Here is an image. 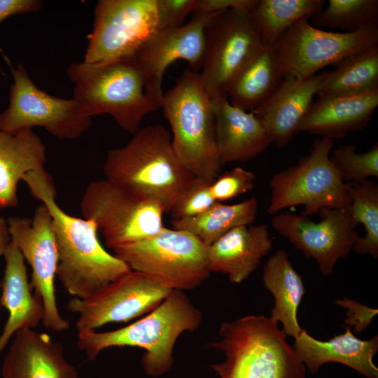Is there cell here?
Returning a JSON list of instances; mask_svg holds the SVG:
<instances>
[{
  "mask_svg": "<svg viewBox=\"0 0 378 378\" xmlns=\"http://www.w3.org/2000/svg\"><path fill=\"white\" fill-rule=\"evenodd\" d=\"M13 77L9 105L0 113V128L9 133L34 127L59 139H76L92 125V118L73 99L55 97L41 90L24 67L10 65Z\"/></svg>",
  "mask_w": 378,
  "mask_h": 378,
  "instance_id": "obj_13",
  "label": "cell"
},
{
  "mask_svg": "<svg viewBox=\"0 0 378 378\" xmlns=\"http://www.w3.org/2000/svg\"><path fill=\"white\" fill-rule=\"evenodd\" d=\"M11 238L8 229L7 220L0 216V257L4 256L5 251L10 242ZM1 281L0 280V288ZM0 305V309H1Z\"/></svg>",
  "mask_w": 378,
  "mask_h": 378,
  "instance_id": "obj_40",
  "label": "cell"
},
{
  "mask_svg": "<svg viewBox=\"0 0 378 378\" xmlns=\"http://www.w3.org/2000/svg\"><path fill=\"white\" fill-rule=\"evenodd\" d=\"M330 158L344 181L358 183L370 177H378V144L363 153L356 146L345 144L332 150Z\"/></svg>",
  "mask_w": 378,
  "mask_h": 378,
  "instance_id": "obj_33",
  "label": "cell"
},
{
  "mask_svg": "<svg viewBox=\"0 0 378 378\" xmlns=\"http://www.w3.org/2000/svg\"><path fill=\"white\" fill-rule=\"evenodd\" d=\"M279 323L248 315L220 326L218 339L207 347L224 353L211 364L218 378H305L306 368Z\"/></svg>",
  "mask_w": 378,
  "mask_h": 378,
  "instance_id": "obj_4",
  "label": "cell"
},
{
  "mask_svg": "<svg viewBox=\"0 0 378 378\" xmlns=\"http://www.w3.org/2000/svg\"><path fill=\"white\" fill-rule=\"evenodd\" d=\"M6 220L11 241L31 266L30 286L42 302L43 326L55 332L67 330L70 323L61 316L56 300L58 253L50 211L41 204L32 218L12 216Z\"/></svg>",
  "mask_w": 378,
  "mask_h": 378,
  "instance_id": "obj_14",
  "label": "cell"
},
{
  "mask_svg": "<svg viewBox=\"0 0 378 378\" xmlns=\"http://www.w3.org/2000/svg\"><path fill=\"white\" fill-rule=\"evenodd\" d=\"M335 304L346 309L345 326L353 328L358 334L365 330L372 323V319L378 314V310L360 303L346 297L335 300Z\"/></svg>",
  "mask_w": 378,
  "mask_h": 378,
  "instance_id": "obj_36",
  "label": "cell"
},
{
  "mask_svg": "<svg viewBox=\"0 0 378 378\" xmlns=\"http://www.w3.org/2000/svg\"><path fill=\"white\" fill-rule=\"evenodd\" d=\"M312 18L319 29H340L354 32L377 25V0H328V5Z\"/></svg>",
  "mask_w": 378,
  "mask_h": 378,
  "instance_id": "obj_32",
  "label": "cell"
},
{
  "mask_svg": "<svg viewBox=\"0 0 378 378\" xmlns=\"http://www.w3.org/2000/svg\"><path fill=\"white\" fill-rule=\"evenodd\" d=\"M344 332L326 340H318L302 329L295 338L293 347L306 369L314 374L328 363L348 366L367 378H378L373 357L378 351V336L363 340L356 337L349 326Z\"/></svg>",
  "mask_w": 378,
  "mask_h": 378,
  "instance_id": "obj_21",
  "label": "cell"
},
{
  "mask_svg": "<svg viewBox=\"0 0 378 378\" xmlns=\"http://www.w3.org/2000/svg\"><path fill=\"white\" fill-rule=\"evenodd\" d=\"M211 102L222 166L253 159L272 143L266 127L252 112L233 106L227 97L214 98Z\"/></svg>",
  "mask_w": 378,
  "mask_h": 378,
  "instance_id": "obj_20",
  "label": "cell"
},
{
  "mask_svg": "<svg viewBox=\"0 0 378 378\" xmlns=\"http://www.w3.org/2000/svg\"><path fill=\"white\" fill-rule=\"evenodd\" d=\"M202 313L184 291L172 290L166 298L144 317L123 328L106 332H78L77 347L90 360L113 346L139 347L144 372L157 378L174 364V349L178 338L200 326Z\"/></svg>",
  "mask_w": 378,
  "mask_h": 378,
  "instance_id": "obj_2",
  "label": "cell"
},
{
  "mask_svg": "<svg viewBox=\"0 0 378 378\" xmlns=\"http://www.w3.org/2000/svg\"><path fill=\"white\" fill-rule=\"evenodd\" d=\"M4 257L6 265L1 280L0 305L7 310L8 318L0 335V354L17 332L35 328L43 316L42 302L31 292L25 260L12 241Z\"/></svg>",
  "mask_w": 378,
  "mask_h": 378,
  "instance_id": "obj_24",
  "label": "cell"
},
{
  "mask_svg": "<svg viewBox=\"0 0 378 378\" xmlns=\"http://www.w3.org/2000/svg\"><path fill=\"white\" fill-rule=\"evenodd\" d=\"M131 270L169 290H192L209 276L207 246L186 230L164 227L157 234L114 248Z\"/></svg>",
  "mask_w": 378,
  "mask_h": 378,
  "instance_id": "obj_8",
  "label": "cell"
},
{
  "mask_svg": "<svg viewBox=\"0 0 378 378\" xmlns=\"http://www.w3.org/2000/svg\"><path fill=\"white\" fill-rule=\"evenodd\" d=\"M315 222L289 212L274 215L271 224L307 258L314 259L324 276L331 275L337 262L348 256L358 236L349 209H326Z\"/></svg>",
  "mask_w": 378,
  "mask_h": 378,
  "instance_id": "obj_16",
  "label": "cell"
},
{
  "mask_svg": "<svg viewBox=\"0 0 378 378\" xmlns=\"http://www.w3.org/2000/svg\"><path fill=\"white\" fill-rule=\"evenodd\" d=\"M325 3L324 0H258L250 14L263 42L274 46L298 21L321 11Z\"/></svg>",
  "mask_w": 378,
  "mask_h": 378,
  "instance_id": "obj_30",
  "label": "cell"
},
{
  "mask_svg": "<svg viewBox=\"0 0 378 378\" xmlns=\"http://www.w3.org/2000/svg\"><path fill=\"white\" fill-rule=\"evenodd\" d=\"M66 75L74 84V99L89 116L108 114L127 132L134 134L146 115L161 108L130 58L100 64L72 63Z\"/></svg>",
  "mask_w": 378,
  "mask_h": 378,
  "instance_id": "obj_5",
  "label": "cell"
},
{
  "mask_svg": "<svg viewBox=\"0 0 378 378\" xmlns=\"http://www.w3.org/2000/svg\"><path fill=\"white\" fill-rule=\"evenodd\" d=\"M83 218L93 220L112 250L151 237L164 226L158 202L104 178L91 182L81 198Z\"/></svg>",
  "mask_w": 378,
  "mask_h": 378,
  "instance_id": "obj_9",
  "label": "cell"
},
{
  "mask_svg": "<svg viewBox=\"0 0 378 378\" xmlns=\"http://www.w3.org/2000/svg\"><path fill=\"white\" fill-rule=\"evenodd\" d=\"M333 145V139H317L298 164L272 176L269 214L300 205L304 207L301 214L304 216L326 209H349L351 183L343 181L331 160Z\"/></svg>",
  "mask_w": 378,
  "mask_h": 378,
  "instance_id": "obj_7",
  "label": "cell"
},
{
  "mask_svg": "<svg viewBox=\"0 0 378 378\" xmlns=\"http://www.w3.org/2000/svg\"><path fill=\"white\" fill-rule=\"evenodd\" d=\"M283 77L308 78L329 65L378 46V25L354 32L326 31L302 18L273 46Z\"/></svg>",
  "mask_w": 378,
  "mask_h": 378,
  "instance_id": "obj_10",
  "label": "cell"
},
{
  "mask_svg": "<svg viewBox=\"0 0 378 378\" xmlns=\"http://www.w3.org/2000/svg\"><path fill=\"white\" fill-rule=\"evenodd\" d=\"M283 78L274 46L265 44L232 80L227 97L233 106L252 111L270 97Z\"/></svg>",
  "mask_w": 378,
  "mask_h": 378,
  "instance_id": "obj_27",
  "label": "cell"
},
{
  "mask_svg": "<svg viewBox=\"0 0 378 378\" xmlns=\"http://www.w3.org/2000/svg\"><path fill=\"white\" fill-rule=\"evenodd\" d=\"M211 183L195 178L174 205L170 212L172 220H183L197 216L213 206L216 201L210 191Z\"/></svg>",
  "mask_w": 378,
  "mask_h": 378,
  "instance_id": "obj_34",
  "label": "cell"
},
{
  "mask_svg": "<svg viewBox=\"0 0 378 378\" xmlns=\"http://www.w3.org/2000/svg\"><path fill=\"white\" fill-rule=\"evenodd\" d=\"M378 106V90L353 95L318 97L300 123V132L331 139L363 128Z\"/></svg>",
  "mask_w": 378,
  "mask_h": 378,
  "instance_id": "obj_23",
  "label": "cell"
},
{
  "mask_svg": "<svg viewBox=\"0 0 378 378\" xmlns=\"http://www.w3.org/2000/svg\"><path fill=\"white\" fill-rule=\"evenodd\" d=\"M195 0H158L160 30L179 27L192 13Z\"/></svg>",
  "mask_w": 378,
  "mask_h": 378,
  "instance_id": "obj_37",
  "label": "cell"
},
{
  "mask_svg": "<svg viewBox=\"0 0 378 378\" xmlns=\"http://www.w3.org/2000/svg\"><path fill=\"white\" fill-rule=\"evenodd\" d=\"M214 13L193 14L189 22L179 27L158 31L130 57L144 74L148 92L161 106L162 78L171 64L186 60L190 70L199 73L204 55L205 29Z\"/></svg>",
  "mask_w": 378,
  "mask_h": 378,
  "instance_id": "obj_17",
  "label": "cell"
},
{
  "mask_svg": "<svg viewBox=\"0 0 378 378\" xmlns=\"http://www.w3.org/2000/svg\"><path fill=\"white\" fill-rule=\"evenodd\" d=\"M272 246L266 224L234 227L207 246L209 271L223 273L239 284L257 270Z\"/></svg>",
  "mask_w": 378,
  "mask_h": 378,
  "instance_id": "obj_22",
  "label": "cell"
},
{
  "mask_svg": "<svg viewBox=\"0 0 378 378\" xmlns=\"http://www.w3.org/2000/svg\"><path fill=\"white\" fill-rule=\"evenodd\" d=\"M42 4L41 0H0V23L11 16L38 11Z\"/></svg>",
  "mask_w": 378,
  "mask_h": 378,
  "instance_id": "obj_39",
  "label": "cell"
},
{
  "mask_svg": "<svg viewBox=\"0 0 378 378\" xmlns=\"http://www.w3.org/2000/svg\"><path fill=\"white\" fill-rule=\"evenodd\" d=\"M103 169L106 178L159 202L167 214L195 179L160 125L139 128L126 145L109 150Z\"/></svg>",
  "mask_w": 378,
  "mask_h": 378,
  "instance_id": "obj_3",
  "label": "cell"
},
{
  "mask_svg": "<svg viewBox=\"0 0 378 378\" xmlns=\"http://www.w3.org/2000/svg\"><path fill=\"white\" fill-rule=\"evenodd\" d=\"M22 181L50 213L58 253L57 276L69 294L87 298L131 270L102 246L93 220L71 216L61 209L52 178L44 168L28 173Z\"/></svg>",
  "mask_w": 378,
  "mask_h": 378,
  "instance_id": "obj_1",
  "label": "cell"
},
{
  "mask_svg": "<svg viewBox=\"0 0 378 378\" xmlns=\"http://www.w3.org/2000/svg\"><path fill=\"white\" fill-rule=\"evenodd\" d=\"M258 209V201L255 197L232 204L216 202L197 216L172 220V225L173 228L190 232L209 246L230 230L251 225L256 218Z\"/></svg>",
  "mask_w": 378,
  "mask_h": 378,
  "instance_id": "obj_28",
  "label": "cell"
},
{
  "mask_svg": "<svg viewBox=\"0 0 378 378\" xmlns=\"http://www.w3.org/2000/svg\"><path fill=\"white\" fill-rule=\"evenodd\" d=\"M250 12L237 9L217 12L206 27L199 76L211 99L227 97L232 80L265 44Z\"/></svg>",
  "mask_w": 378,
  "mask_h": 378,
  "instance_id": "obj_11",
  "label": "cell"
},
{
  "mask_svg": "<svg viewBox=\"0 0 378 378\" xmlns=\"http://www.w3.org/2000/svg\"><path fill=\"white\" fill-rule=\"evenodd\" d=\"M258 0H195L192 14L214 13L229 9L251 11Z\"/></svg>",
  "mask_w": 378,
  "mask_h": 378,
  "instance_id": "obj_38",
  "label": "cell"
},
{
  "mask_svg": "<svg viewBox=\"0 0 378 378\" xmlns=\"http://www.w3.org/2000/svg\"><path fill=\"white\" fill-rule=\"evenodd\" d=\"M262 281L274 299L270 318L281 323L286 335L295 339L302 330L298 310L305 288L285 251L278 250L267 259L262 270Z\"/></svg>",
  "mask_w": 378,
  "mask_h": 378,
  "instance_id": "obj_26",
  "label": "cell"
},
{
  "mask_svg": "<svg viewBox=\"0 0 378 378\" xmlns=\"http://www.w3.org/2000/svg\"><path fill=\"white\" fill-rule=\"evenodd\" d=\"M351 219L356 227L363 225L365 234L358 236L352 251L378 258V186L370 179L351 183L349 188Z\"/></svg>",
  "mask_w": 378,
  "mask_h": 378,
  "instance_id": "obj_31",
  "label": "cell"
},
{
  "mask_svg": "<svg viewBox=\"0 0 378 378\" xmlns=\"http://www.w3.org/2000/svg\"><path fill=\"white\" fill-rule=\"evenodd\" d=\"M171 290L146 274L131 270L87 298L71 299L66 308L78 316V332L92 330L150 312Z\"/></svg>",
  "mask_w": 378,
  "mask_h": 378,
  "instance_id": "obj_15",
  "label": "cell"
},
{
  "mask_svg": "<svg viewBox=\"0 0 378 378\" xmlns=\"http://www.w3.org/2000/svg\"><path fill=\"white\" fill-rule=\"evenodd\" d=\"M46 162V146L32 130L9 133L0 128V209L18 205V183Z\"/></svg>",
  "mask_w": 378,
  "mask_h": 378,
  "instance_id": "obj_25",
  "label": "cell"
},
{
  "mask_svg": "<svg viewBox=\"0 0 378 378\" xmlns=\"http://www.w3.org/2000/svg\"><path fill=\"white\" fill-rule=\"evenodd\" d=\"M161 108L170 125L172 146L180 162L195 178L213 182L222 165L212 102L199 73L186 69L164 92Z\"/></svg>",
  "mask_w": 378,
  "mask_h": 378,
  "instance_id": "obj_6",
  "label": "cell"
},
{
  "mask_svg": "<svg viewBox=\"0 0 378 378\" xmlns=\"http://www.w3.org/2000/svg\"><path fill=\"white\" fill-rule=\"evenodd\" d=\"M324 71L308 78L284 77L270 97L252 112L279 148L287 146L316 95Z\"/></svg>",
  "mask_w": 378,
  "mask_h": 378,
  "instance_id": "obj_18",
  "label": "cell"
},
{
  "mask_svg": "<svg viewBox=\"0 0 378 378\" xmlns=\"http://www.w3.org/2000/svg\"><path fill=\"white\" fill-rule=\"evenodd\" d=\"M3 378H78L65 358L62 345L46 332L20 330L5 356Z\"/></svg>",
  "mask_w": 378,
  "mask_h": 378,
  "instance_id": "obj_19",
  "label": "cell"
},
{
  "mask_svg": "<svg viewBox=\"0 0 378 378\" xmlns=\"http://www.w3.org/2000/svg\"><path fill=\"white\" fill-rule=\"evenodd\" d=\"M158 31V0H99L83 62L100 64L130 58Z\"/></svg>",
  "mask_w": 378,
  "mask_h": 378,
  "instance_id": "obj_12",
  "label": "cell"
},
{
  "mask_svg": "<svg viewBox=\"0 0 378 378\" xmlns=\"http://www.w3.org/2000/svg\"><path fill=\"white\" fill-rule=\"evenodd\" d=\"M255 174L242 167H235L218 176L210 185L211 193L221 202L243 195L254 187Z\"/></svg>",
  "mask_w": 378,
  "mask_h": 378,
  "instance_id": "obj_35",
  "label": "cell"
},
{
  "mask_svg": "<svg viewBox=\"0 0 378 378\" xmlns=\"http://www.w3.org/2000/svg\"><path fill=\"white\" fill-rule=\"evenodd\" d=\"M378 90V46L350 56L324 76L317 97L363 94Z\"/></svg>",
  "mask_w": 378,
  "mask_h": 378,
  "instance_id": "obj_29",
  "label": "cell"
}]
</instances>
